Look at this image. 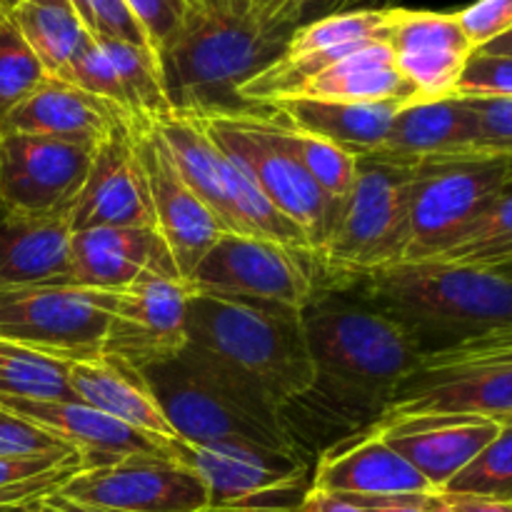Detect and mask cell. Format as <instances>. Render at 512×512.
I'll return each instance as SVG.
<instances>
[{"label": "cell", "mask_w": 512, "mask_h": 512, "mask_svg": "<svg viewBox=\"0 0 512 512\" xmlns=\"http://www.w3.org/2000/svg\"><path fill=\"white\" fill-rule=\"evenodd\" d=\"M313 385L290 410L325 425L368 430L423 365L408 333L343 288H320L300 313ZM308 423V425H310Z\"/></svg>", "instance_id": "cell-1"}, {"label": "cell", "mask_w": 512, "mask_h": 512, "mask_svg": "<svg viewBox=\"0 0 512 512\" xmlns=\"http://www.w3.org/2000/svg\"><path fill=\"white\" fill-rule=\"evenodd\" d=\"M300 313L193 290L185 350L255 413L283 420V410L303 398L315 378Z\"/></svg>", "instance_id": "cell-2"}, {"label": "cell", "mask_w": 512, "mask_h": 512, "mask_svg": "<svg viewBox=\"0 0 512 512\" xmlns=\"http://www.w3.org/2000/svg\"><path fill=\"white\" fill-rule=\"evenodd\" d=\"M343 290L398 323L423 358L512 328V278L500 270L420 260L390 265Z\"/></svg>", "instance_id": "cell-3"}, {"label": "cell", "mask_w": 512, "mask_h": 512, "mask_svg": "<svg viewBox=\"0 0 512 512\" xmlns=\"http://www.w3.org/2000/svg\"><path fill=\"white\" fill-rule=\"evenodd\" d=\"M293 30L260 23L238 5H190L178 33L155 53L170 108L188 115L253 113L240 88L285 53Z\"/></svg>", "instance_id": "cell-4"}, {"label": "cell", "mask_w": 512, "mask_h": 512, "mask_svg": "<svg viewBox=\"0 0 512 512\" xmlns=\"http://www.w3.org/2000/svg\"><path fill=\"white\" fill-rule=\"evenodd\" d=\"M418 168L395 160L358 158V175L328 240L315 255L320 288H345L405 260L410 200Z\"/></svg>", "instance_id": "cell-5"}, {"label": "cell", "mask_w": 512, "mask_h": 512, "mask_svg": "<svg viewBox=\"0 0 512 512\" xmlns=\"http://www.w3.org/2000/svg\"><path fill=\"white\" fill-rule=\"evenodd\" d=\"M153 125L183 178L228 233L273 240L315 258L305 235L270 205L248 173L215 145L195 115L170 110L163 118L153 120Z\"/></svg>", "instance_id": "cell-6"}, {"label": "cell", "mask_w": 512, "mask_h": 512, "mask_svg": "<svg viewBox=\"0 0 512 512\" xmlns=\"http://www.w3.org/2000/svg\"><path fill=\"white\" fill-rule=\"evenodd\" d=\"M195 118L203 123L205 133L215 140V145L248 173L270 205L305 235L313 253L318 255L333 230L338 210L280 143L273 118L265 110Z\"/></svg>", "instance_id": "cell-7"}, {"label": "cell", "mask_w": 512, "mask_h": 512, "mask_svg": "<svg viewBox=\"0 0 512 512\" xmlns=\"http://www.w3.org/2000/svg\"><path fill=\"white\" fill-rule=\"evenodd\" d=\"M143 378L175 435L185 443L250 440L268 448L303 453L283 420L255 413L185 348L173 360L143 370Z\"/></svg>", "instance_id": "cell-8"}, {"label": "cell", "mask_w": 512, "mask_h": 512, "mask_svg": "<svg viewBox=\"0 0 512 512\" xmlns=\"http://www.w3.org/2000/svg\"><path fill=\"white\" fill-rule=\"evenodd\" d=\"M512 158L465 155L418 165L410 200V243L403 263L435 260L505 193Z\"/></svg>", "instance_id": "cell-9"}, {"label": "cell", "mask_w": 512, "mask_h": 512, "mask_svg": "<svg viewBox=\"0 0 512 512\" xmlns=\"http://www.w3.org/2000/svg\"><path fill=\"white\" fill-rule=\"evenodd\" d=\"M168 453L203 480L208 512H283L310 475L303 453L250 440L185 443L175 438Z\"/></svg>", "instance_id": "cell-10"}, {"label": "cell", "mask_w": 512, "mask_h": 512, "mask_svg": "<svg viewBox=\"0 0 512 512\" xmlns=\"http://www.w3.org/2000/svg\"><path fill=\"white\" fill-rule=\"evenodd\" d=\"M115 293L78 285L0 288V338L70 363L103 353Z\"/></svg>", "instance_id": "cell-11"}, {"label": "cell", "mask_w": 512, "mask_h": 512, "mask_svg": "<svg viewBox=\"0 0 512 512\" xmlns=\"http://www.w3.org/2000/svg\"><path fill=\"white\" fill-rule=\"evenodd\" d=\"M195 293L260 300L305 310L320 290L313 255L253 235L225 233L188 278Z\"/></svg>", "instance_id": "cell-12"}, {"label": "cell", "mask_w": 512, "mask_h": 512, "mask_svg": "<svg viewBox=\"0 0 512 512\" xmlns=\"http://www.w3.org/2000/svg\"><path fill=\"white\" fill-rule=\"evenodd\" d=\"M65 500L100 512H208L210 495L195 470L173 455H135L83 468L58 490Z\"/></svg>", "instance_id": "cell-13"}, {"label": "cell", "mask_w": 512, "mask_h": 512, "mask_svg": "<svg viewBox=\"0 0 512 512\" xmlns=\"http://www.w3.org/2000/svg\"><path fill=\"white\" fill-rule=\"evenodd\" d=\"M193 288L183 278L145 273L115 293L103 355L143 370L173 360L188 345V300Z\"/></svg>", "instance_id": "cell-14"}, {"label": "cell", "mask_w": 512, "mask_h": 512, "mask_svg": "<svg viewBox=\"0 0 512 512\" xmlns=\"http://www.w3.org/2000/svg\"><path fill=\"white\" fill-rule=\"evenodd\" d=\"M388 18V8H360L298 25L285 45V53L240 88V100L258 113L275 100L290 98L310 78L353 50L375 40H388Z\"/></svg>", "instance_id": "cell-15"}, {"label": "cell", "mask_w": 512, "mask_h": 512, "mask_svg": "<svg viewBox=\"0 0 512 512\" xmlns=\"http://www.w3.org/2000/svg\"><path fill=\"white\" fill-rule=\"evenodd\" d=\"M93 150L0 128V220L70 208Z\"/></svg>", "instance_id": "cell-16"}, {"label": "cell", "mask_w": 512, "mask_h": 512, "mask_svg": "<svg viewBox=\"0 0 512 512\" xmlns=\"http://www.w3.org/2000/svg\"><path fill=\"white\" fill-rule=\"evenodd\" d=\"M133 138L148 180L155 228L163 235L180 278L188 280L228 230L190 188L153 123H133Z\"/></svg>", "instance_id": "cell-17"}, {"label": "cell", "mask_w": 512, "mask_h": 512, "mask_svg": "<svg viewBox=\"0 0 512 512\" xmlns=\"http://www.w3.org/2000/svg\"><path fill=\"white\" fill-rule=\"evenodd\" d=\"M70 225L75 233L90 228H155L148 180L128 118L95 145L88 175L70 203Z\"/></svg>", "instance_id": "cell-18"}, {"label": "cell", "mask_w": 512, "mask_h": 512, "mask_svg": "<svg viewBox=\"0 0 512 512\" xmlns=\"http://www.w3.org/2000/svg\"><path fill=\"white\" fill-rule=\"evenodd\" d=\"M388 45L418 100H440L455 93L475 48L455 13L388 8Z\"/></svg>", "instance_id": "cell-19"}, {"label": "cell", "mask_w": 512, "mask_h": 512, "mask_svg": "<svg viewBox=\"0 0 512 512\" xmlns=\"http://www.w3.org/2000/svg\"><path fill=\"white\" fill-rule=\"evenodd\" d=\"M410 415H473L495 423L512 420V363L418 370L380 420Z\"/></svg>", "instance_id": "cell-20"}, {"label": "cell", "mask_w": 512, "mask_h": 512, "mask_svg": "<svg viewBox=\"0 0 512 512\" xmlns=\"http://www.w3.org/2000/svg\"><path fill=\"white\" fill-rule=\"evenodd\" d=\"M0 405L75 450L83 468H103L135 455L168 453V443L148 438L80 400L0 398Z\"/></svg>", "instance_id": "cell-21"}, {"label": "cell", "mask_w": 512, "mask_h": 512, "mask_svg": "<svg viewBox=\"0 0 512 512\" xmlns=\"http://www.w3.org/2000/svg\"><path fill=\"white\" fill-rule=\"evenodd\" d=\"M370 428L440 493L498 435L500 423L473 415H410L378 420Z\"/></svg>", "instance_id": "cell-22"}, {"label": "cell", "mask_w": 512, "mask_h": 512, "mask_svg": "<svg viewBox=\"0 0 512 512\" xmlns=\"http://www.w3.org/2000/svg\"><path fill=\"white\" fill-rule=\"evenodd\" d=\"M310 490L350 498H390V495H438V490L388 445L375 428L363 438L328 448L315 463Z\"/></svg>", "instance_id": "cell-23"}, {"label": "cell", "mask_w": 512, "mask_h": 512, "mask_svg": "<svg viewBox=\"0 0 512 512\" xmlns=\"http://www.w3.org/2000/svg\"><path fill=\"white\" fill-rule=\"evenodd\" d=\"M145 273L180 278L158 228H90L73 233L70 285L118 293Z\"/></svg>", "instance_id": "cell-24"}, {"label": "cell", "mask_w": 512, "mask_h": 512, "mask_svg": "<svg viewBox=\"0 0 512 512\" xmlns=\"http://www.w3.org/2000/svg\"><path fill=\"white\" fill-rule=\"evenodd\" d=\"M478 115L468 98L410 100L395 115L378 158L405 165L478 155Z\"/></svg>", "instance_id": "cell-25"}, {"label": "cell", "mask_w": 512, "mask_h": 512, "mask_svg": "<svg viewBox=\"0 0 512 512\" xmlns=\"http://www.w3.org/2000/svg\"><path fill=\"white\" fill-rule=\"evenodd\" d=\"M123 118L113 105L48 75L8 118L0 120V128L95 148Z\"/></svg>", "instance_id": "cell-26"}, {"label": "cell", "mask_w": 512, "mask_h": 512, "mask_svg": "<svg viewBox=\"0 0 512 512\" xmlns=\"http://www.w3.org/2000/svg\"><path fill=\"white\" fill-rule=\"evenodd\" d=\"M73 233L70 208L0 220V288L70 285Z\"/></svg>", "instance_id": "cell-27"}, {"label": "cell", "mask_w": 512, "mask_h": 512, "mask_svg": "<svg viewBox=\"0 0 512 512\" xmlns=\"http://www.w3.org/2000/svg\"><path fill=\"white\" fill-rule=\"evenodd\" d=\"M68 385L75 400L120 420L148 438L160 440V443H173L178 438L173 425L160 410L153 390L145 383L143 373L128 368L120 360L103 353L95 358L70 360Z\"/></svg>", "instance_id": "cell-28"}, {"label": "cell", "mask_w": 512, "mask_h": 512, "mask_svg": "<svg viewBox=\"0 0 512 512\" xmlns=\"http://www.w3.org/2000/svg\"><path fill=\"white\" fill-rule=\"evenodd\" d=\"M405 103H340V100L285 98L275 100L265 113L303 133L323 138L353 158H370L380 153L395 115Z\"/></svg>", "instance_id": "cell-29"}, {"label": "cell", "mask_w": 512, "mask_h": 512, "mask_svg": "<svg viewBox=\"0 0 512 512\" xmlns=\"http://www.w3.org/2000/svg\"><path fill=\"white\" fill-rule=\"evenodd\" d=\"M290 98L340 100V103H390V100L410 103L418 100V95L395 68L388 40H375L310 78Z\"/></svg>", "instance_id": "cell-30"}, {"label": "cell", "mask_w": 512, "mask_h": 512, "mask_svg": "<svg viewBox=\"0 0 512 512\" xmlns=\"http://www.w3.org/2000/svg\"><path fill=\"white\" fill-rule=\"evenodd\" d=\"M8 18L13 20L50 78H60L93 40L68 3H18Z\"/></svg>", "instance_id": "cell-31"}, {"label": "cell", "mask_w": 512, "mask_h": 512, "mask_svg": "<svg viewBox=\"0 0 512 512\" xmlns=\"http://www.w3.org/2000/svg\"><path fill=\"white\" fill-rule=\"evenodd\" d=\"M0 398L75 400L68 363L0 338Z\"/></svg>", "instance_id": "cell-32"}, {"label": "cell", "mask_w": 512, "mask_h": 512, "mask_svg": "<svg viewBox=\"0 0 512 512\" xmlns=\"http://www.w3.org/2000/svg\"><path fill=\"white\" fill-rule=\"evenodd\" d=\"M270 115V113H268ZM275 123V135L280 143L285 145L290 155L303 165L305 173L315 180L320 190L328 195L335 210L345 203L355 185V175H358V158L348 155L345 150L335 148L333 143L315 135L303 133V130L293 128V125L283 123L280 118L270 115Z\"/></svg>", "instance_id": "cell-33"}, {"label": "cell", "mask_w": 512, "mask_h": 512, "mask_svg": "<svg viewBox=\"0 0 512 512\" xmlns=\"http://www.w3.org/2000/svg\"><path fill=\"white\" fill-rule=\"evenodd\" d=\"M443 263L500 270L512 263V193H503L440 258Z\"/></svg>", "instance_id": "cell-34"}, {"label": "cell", "mask_w": 512, "mask_h": 512, "mask_svg": "<svg viewBox=\"0 0 512 512\" xmlns=\"http://www.w3.org/2000/svg\"><path fill=\"white\" fill-rule=\"evenodd\" d=\"M438 495H478L512 503V420Z\"/></svg>", "instance_id": "cell-35"}, {"label": "cell", "mask_w": 512, "mask_h": 512, "mask_svg": "<svg viewBox=\"0 0 512 512\" xmlns=\"http://www.w3.org/2000/svg\"><path fill=\"white\" fill-rule=\"evenodd\" d=\"M48 78L43 63L15 28L8 13H0V120L23 103Z\"/></svg>", "instance_id": "cell-36"}, {"label": "cell", "mask_w": 512, "mask_h": 512, "mask_svg": "<svg viewBox=\"0 0 512 512\" xmlns=\"http://www.w3.org/2000/svg\"><path fill=\"white\" fill-rule=\"evenodd\" d=\"M73 13L85 25L93 38L100 40H125V43L148 45V38L128 13L123 0H68Z\"/></svg>", "instance_id": "cell-37"}, {"label": "cell", "mask_w": 512, "mask_h": 512, "mask_svg": "<svg viewBox=\"0 0 512 512\" xmlns=\"http://www.w3.org/2000/svg\"><path fill=\"white\" fill-rule=\"evenodd\" d=\"M453 95L455 98H512V55L475 50Z\"/></svg>", "instance_id": "cell-38"}, {"label": "cell", "mask_w": 512, "mask_h": 512, "mask_svg": "<svg viewBox=\"0 0 512 512\" xmlns=\"http://www.w3.org/2000/svg\"><path fill=\"white\" fill-rule=\"evenodd\" d=\"M488 363H512V328L498 330L485 338L465 343L460 348L448 350V353L430 355L423 358L420 370H450V368H470V365H488Z\"/></svg>", "instance_id": "cell-39"}, {"label": "cell", "mask_w": 512, "mask_h": 512, "mask_svg": "<svg viewBox=\"0 0 512 512\" xmlns=\"http://www.w3.org/2000/svg\"><path fill=\"white\" fill-rule=\"evenodd\" d=\"M123 3L155 53L178 33L190 8L188 0H123Z\"/></svg>", "instance_id": "cell-40"}, {"label": "cell", "mask_w": 512, "mask_h": 512, "mask_svg": "<svg viewBox=\"0 0 512 512\" xmlns=\"http://www.w3.org/2000/svg\"><path fill=\"white\" fill-rule=\"evenodd\" d=\"M478 115V148L485 155L512 158V98H468Z\"/></svg>", "instance_id": "cell-41"}, {"label": "cell", "mask_w": 512, "mask_h": 512, "mask_svg": "<svg viewBox=\"0 0 512 512\" xmlns=\"http://www.w3.org/2000/svg\"><path fill=\"white\" fill-rule=\"evenodd\" d=\"M455 18L465 38L480 50L512 30V0H475L468 8L458 10Z\"/></svg>", "instance_id": "cell-42"}, {"label": "cell", "mask_w": 512, "mask_h": 512, "mask_svg": "<svg viewBox=\"0 0 512 512\" xmlns=\"http://www.w3.org/2000/svg\"><path fill=\"white\" fill-rule=\"evenodd\" d=\"M55 450L70 448L0 405V458H25V455H43Z\"/></svg>", "instance_id": "cell-43"}, {"label": "cell", "mask_w": 512, "mask_h": 512, "mask_svg": "<svg viewBox=\"0 0 512 512\" xmlns=\"http://www.w3.org/2000/svg\"><path fill=\"white\" fill-rule=\"evenodd\" d=\"M78 460L80 455L75 450H55V453L25 455V458H0V488L25 483V480H33L55 468L78 463Z\"/></svg>", "instance_id": "cell-44"}, {"label": "cell", "mask_w": 512, "mask_h": 512, "mask_svg": "<svg viewBox=\"0 0 512 512\" xmlns=\"http://www.w3.org/2000/svg\"><path fill=\"white\" fill-rule=\"evenodd\" d=\"M345 500L355 503L365 512H433L438 495H390V498H350Z\"/></svg>", "instance_id": "cell-45"}, {"label": "cell", "mask_w": 512, "mask_h": 512, "mask_svg": "<svg viewBox=\"0 0 512 512\" xmlns=\"http://www.w3.org/2000/svg\"><path fill=\"white\" fill-rule=\"evenodd\" d=\"M365 0H298L293 10L295 28L305 23H313V20L325 18V15L335 13H348V10H360Z\"/></svg>", "instance_id": "cell-46"}, {"label": "cell", "mask_w": 512, "mask_h": 512, "mask_svg": "<svg viewBox=\"0 0 512 512\" xmlns=\"http://www.w3.org/2000/svg\"><path fill=\"white\" fill-rule=\"evenodd\" d=\"M298 0H248V10L268 25H293V10Z\"/></svg>", "instance_id": "cell-47"}, {"label": "cell", "mask_w": 512, "mask_h": 512, "mask_svg": "<svg viewBox=\"0 0 512 512\" xmlns=\"http://www.w3.org/2000/svg\"><path fill=\"white\" fill-rule=\"evenodd\" d=\"M295 512H365L355 503L345 500L343 495L333 493H320V490H310L303 495Z\"/></svg>", "instance_id": "cell-48"}, {"label": "cell", "mask_w": 512, "mask_h": 512, "mask_svg": "<svg viewBox=\"0 0 512 512\" xmlns=\"http://www.w3.org/2000/svg\"><path fill=\"white\" fill-rule=\"evenodd\" d=\"M453 512H512V503L478 495H440Z\"/></svg>", "instance_id": "cell-49"}, {"label": "cell", "mask_w": 512, "mask_h": 512, "mask_svg": "<svg viewBox=\"0 0 512 512\" xmlns=\"http://www.w3.org/2000/svg\"><path fill=\"white\" fill-rule=\"evenodd\" d=\"M38 512H100V510L85 508V505H78L73 503V500H65L63 495L53 493L43 500V505H40Z\"/></svg>", "instance_id": "cell-50"}, {"label": "cell", "mask_w": 512, "mask_h": 512, "mask_svg": "<svg viewBox=\"0 0 512 512\" xmlns=\"http://www.w3.org/2000/svg\"><path fill=\"white\" fill-rule=\"evenodd\" d=\"M480 50H485V53L512 55V30H510L508 35H503V38L493 40V43H490V45H485V48H480Z\"/></svg>", "instance_id": "cell-51"}, {"label": "cell", "mask_w": 512, "mask_h": 512, "mask_svg": "<svg viewBox=\"0 0 512 512\" xmlns=\"http://www.w3.org/2000/svg\"><path fill=\"white\" fill-rule=\"evenodd\" d=\"M18 5V0H0V13H10Z\"/></svg>", "instance_id": "cell-52"}, {"label": "cell", "mask_w": 512, "mask_h": 512, "mask_svg": "<svg viewBox=\"0 0 512 512\" xmlns=\"http://www.w3.org/2000/svg\"><path fill=\"white\" fill-rule=\"evenodd\" d=\"M18 3H33V5H50V3H68V0H18Z\"/></svg>", "instance_id": "cell-53"}, {"label": "cell", "mask_w": 512, "mask_h": 512, "mask_svg": "<svg viewBox=\"0 0 512 512\" xmlns=\"http://www.w3.org/2000/svg\"><path fill=\"white\" fill-rule=\"evenodd\" d=\"M433 512H453V510H450V505L445 503V500L438 495V503H435V510Z\"/></svg>", "instance_id": "cell-54"}, {"label": "cell", "mask_w": 512, "mask_h": 512, "mask_svg": "<svg viewBox=\"0 0 512 512\" xmlns=\"http://www.w3.org/2000/svg\"><path fill=\"white\" fill-rule=\"evenodd\" d=\"M500 273L510 275V278H512V263H510V265H505V268H500Z\"/></svg>", "instance_id": "cell-55"}, {"label": "cell", "mask_w": 512, "mask_h": 512, "mask_svg": "<svg viewBox=\"0 0 512 512\" xmlns=\"http://www.w3.org/2000/svg\"><path fill=\"white\" fill-rule=\"evenodd\" d=\"M190 5H198V3H205V0H188Z\"/></svg>", "instance_id": "cell-56"}, {"label": "cell", "mask_w": 512, "mask_h": 512, "mask_svg": "<svg viewBox=\"0 0 512 512\" xmlns=\"http://www.w3.org/2000/svg\"><path fill=\"white\" fill-rule=\"evenodd\" d=\"M505 193H512V180L508 183V188H505Z\"/></svg>", "instance_id": "cell-57"}]
</instances>
